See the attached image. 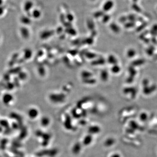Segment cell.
<instances>
[{
	"mask_svg": "<svg viewBox=\"0 0 157 157\" xmlns=\"http://www.w3.org/2000/svg\"><path fill=\"white\" fill-rule=\"evenodd\" d=\"M13 100V97L11 94H5L3 97V101L5 104H8L11 103Z\"/></svg>",
	"mask_w": 157,
	"mask_h": 157,
	"instance_id": "cell-1",
	"label": "cell"
},
{
	"mask_svg": "<svg viewBox=\"0 0 157 157\" xmlns=\"http://www.w3.org/2000/svg\"><path fill=\"white\" fill-rule=\"evenodd\" d=\"M27 77V75L24 72H20L18 73V78L21 80H24Z\"/></svg>",
	"mask_w": 157,
	"mask_h": 157,
	"instance_id": "cell-6",
	"label": "cell"
},
{
	"mask_svg": "<svg viewBox=\"0 0 157 157\" xmlns=\"http://www.w3.org/2000/svg\"><path fill=\"white\" fill-rule=\"evenodd\" d=\"M15 84L13 83H12V82H8V84H7V88L8 89V90H12L13 89L14 86H15Z\"/></svg>",
	"mask_w": 157,
	"mask_h": 157,
	"instance_id": "cell-7",
	"label": "cell"
},
{
	"mask_svg": "<svg viewBox=\"0 0 157 157\" xmlns=\"http://www.w3.org/2000/svg\"><path fill=\"white\" fill-rule=\"evenodd\" d=\"M15 81L16 82L15 83H14L15 85V86H19V81H18V79H17V78H15Z\"/></svg>",
	"mask_w": 157,
	"mask_h": 157,
	"instance_id": "cell-8",
	"label": "cell"
},
{
	"mask_svg": "<svg viewBox=\"0 0 157 157\" xmlns=\"http://www.w3.org/2000/svg\"><path fill=\"white\" fill-rule=\"evenodd\" d=\"M9 78H10V77H9V76L8 74H6V75H5V76H4V78L6 79V80H8V79H9Z\"/></svg>",
	"mask_w": 157,
	"mask_h": 157,
	"instance_id": "cell-9",
	"label": "cell"
},
{
	"mask_svg": "<svg viewBox=\"0 0 157 157\" xmlns=\"http://www.w3.org/2000/svg\"><path fill=\"white\" fill-rule=\"evenodd\" d=\"M20 71H21V68L20 67H17L10 70V73L12 74H18L20 72Z\"/></svg>",
	"mask_w": 157,
	"mask_h": 157,
	"instance_id": "cell-5",
	"label": "cell"
},
{
	"mask_svg": "<svg viewBox=\"0 0 157 157\" xmlns=\"http://www.w3.org/2000/svg\"><path fill=\"white\" fill-rule=\"evenodd\" d=\"M18 58V55L17 54H15L13 55L12 57V59L10 60L9 62V65L10 66H12L15 63V62L17 61V59Z\"/></svg>",
	"mask_w": 157,
	"mask_h": 157,
	"instance_id": "cell-4",
	"label": "cell"
},
{
	"mask_svg": "<svg viewBox=\"0 0 157 157\" xmlns=\"http://www.w3.org/2000/svg\"><path fill=\"white\" fill-rule=\"evenodd\" d=\"M28 114L31 118H35L38 116V111L37 109L35 108H31L29 110Z\"/></svg>",
	"mask_w": 157,
	"mask_h": 157,
	"instance_id": "cell-2",
	"label": "cell"
},
{
	"mask_svg": "<svg viewBox=\"0 0 157 157\" xmlns=\"http://www.w3.org/2000/svg\"><path fill=\"white\" fill-rule=\"evenodd\" d=\"M31 51L29 49H26L24 51V58L25 59H29L31 57Z\"/></svg>",
	"mask_w": 157,
	"mask_h": 157,
	"instance_id": "cell-3",
	"label": "cell"
}]
</instances>
